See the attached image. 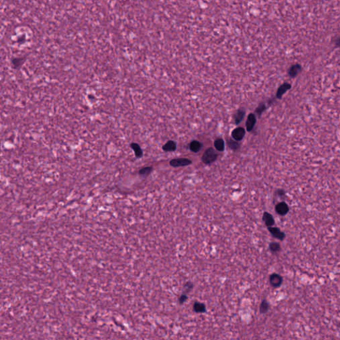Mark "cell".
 Returning a JSON list of instances; mask_svg holds the SVG:
<instances>
[{
	"label": "cell",
	"instance_id": "1",
	"mask_svg": "<svg viewBox=\"0 0 340 340\" xmlns=\"http://www.w3.org/2000/svg\"><path fill=\"white\" fill-rule=\"evenodd\" d=\"M217 157V155L215 153V151L213 148H209L203 153L202 161L203 163H206V164H209V163H212L215 161Z\"/></svg>",
	"mask_w": 340,
	"mask_h": 340
},
{
	"label": "cell",
	"instance_id": "2",
	"mask_svg": "<svg viewBox=\"0 0 340 340\" xmlns=\"http://www.w3.org/2000/svg\"><path fill=\"white\" fill-rule=\"evenodd\" d=\"M192 163L190 160L185 158L181 159H175L170 162V165L173 167H181V166H185Z\"/></svg>",
	"mask_w": 340,
	"mask_h": 340
},
{
	"label": "cell",
	"instance_id": "3",
	"mask_svg": "<svg viewBox=\"0 0 340 340\" xmlns=\"http://www.w3.org/2000/svg\"><path fill=\"white\" fill-rule=\"evenodd\" d=\"M282 277L277 274H273L270 277V284L274 287H279L282 284Z\"/></svg>",
	"mask_w": 340,
	"mask_h": 340
},
{
	"label": "cell",
	"instance_id": "4",
	"mask_svg": "<svg viewBox=\"0 0 340 340\" xmlns=\"http://www.w3.org/2000/svg\"><path fill=\"white\" fill-rule=\"evenodd\" d=\"M245 134V131L242 128H238L235 129L232 132V136L235 140L239 141L242 140Z\"/></svg>",
	"mask_w": 340,
	"mask_h": 340
},
{
	"label": "cell",
	"instance_id": "5",
	"mask_svg": "<svg viewBox=\"0 0 340 340\" xmlns=\"http://www.w3.org/2000/svg\"><path fill=\"white\" fill-rule=\"evenodd\" d=\"M289 208L288 206L287 205L286 203L284 202L280 203L276 206V212L280 215H284L288 212Z\"/></svg>",
	"mask_w": 340,
	"mask_h": 340
},
{
	"label": "cell",
	"instance_id": "6",
	"mask_svg": "<svg viewBox=\"0 0 340 340\" xmlns=\"http://www.w3.org/2000/svg\"><path fill=\"white\" fill-rule=\"evenodd\" d=\"M269 231L272 233V235L274 236V237L278 238V239H279L280 240H283L284 239V238L285 237V235H284V233H283L282 231H280V229H278V228L269 227Z\"/></svg>",
	"mask_w": 340,
	"mask_h": 340
},
{
	"label": "cell",
	"instance_id": "7",
	"mask_svg": "<svg viewBox=\"0 0 340 340\" xmlns=\"http://www.w3.org/2000/svg\"><path fill=\"white\" fill-rule=\"evenodd\" d=\"M291 88V85H290V84L288 83H284L283 84L282 86H280V88L278 89V91H277V93H276V96L278 98H280L283 96V94H284L285 93L287 90H288L289 89Z\"/></svg>",
	"mask_w": 340,
	"mask_h": 340
},
{
	"label": "cell",
	"instance_id": "8",
	"mask_svg": "<svg viewBox=\"0 0 340 340\" xmlns=\"http://www.w3.org/2000/svg\"><path fill=\"white\" fill-rule=\"evenodd\" d=\"M255 122H256V117L252 114H250L249 116H248V120L246 123V126L248 131L252 130V129L255 124Z\"/></svg>",
	"mask_w": 340,
	"mask_h": 340
},
{
	"label": "cell",
	"instance_id": "9",
	"mask_svg": "<svg viewBox=\"0 0 340 340\" xmlns=\"http://www.w3.org/2000/svg\"><path fill=\"white\" fill-rule=\"evenodd\" d=\"M262 219L264 221L265 224H266L269 227H272V226L274 224V220L273 219L272 216L266 212H265L264 213V215H263Z\"/></svg>",
	"mask_w": 340,
	"mask_h": 340
},
{
	"label": "cell",
	"instance_id": "10",
	"mask_svg": "<svg viewBox=\"0 0 340 340\" xmlns=\"http://www.w3.org/2000/svg\"><path fill=\"white\" fill-rule=\"evenodd\" d=\"M130 147L132 148V150L134 151V153H135V155L137 158H141V156L143 155V153H142V151H141V149L140 148V146H139L138 143H131L130 144Z\"/></svg>",
	"mask_w": 340,
	"mask_h": 340
},
{
	"label": "cell",
	"instance_id": "11",
	"mask_svg": "<svg viewBox=\"0 0 340 340\" xmlns=\"http://www.w3.org/2000/svg\"><path fill=\"white\" fill-rule=\"evenodd\" d=\"M176 149V144L174 141H169L165 144L163 146V150L165 152H170V151H174Z\"/></svg>",
	"mask_w": 340,
	"mask_h": 340
},
{
	"label": "cell",
	"instance_id": "12",
	"mask_svg": "<svg viewBox=\"0 0 340 340\" xmlns=\"http://www.w3.org/2000/svg\"><path fill=\"white\" fill-rule=\"evenodd\" d=\"M300 70H301V66L298 65V64H295V65H293L290 69L289 75L291 76V77H294V76H296L297 75L298 73L300 71Z\"/></svg>",
	"mask_w": 340,
	"mask_h": 340
},
{
	"label": "cell",
	"instance_id": "13",
	"mask_svg": "<svg viewBox=\"0 0 340 340\" xmlns=\"http://www.w3.org/2000/svg\"><path fill=\"white\" fill-rule=\"evenodd\" d=\"M201 148V144L197 141H193L191 143L190 149L191 150L193 151V152H199V150Z\"/></svg>",
	"mask_w": 340,
	"mask_h": 340
},
{
	"label": "cell",
	"instance_id": "14",
	"mask_svg": "<svg viewBox=\"0 0 340 340\" xmlns=\"http://www.w3.org/2000/svg\"><path fill=\"white\" fill-rule=\"evenodd\" d=\"M193 309H194L196 312H199V313H203L205 311V305L202 303H199V302H196L193 306Z\"/></svg>",
	"mask_w": 340,
	"mask_h": 340
},
{
	"label": "cell",
	"instance_id": "15",
	"mask_svg": "<svg viewBox=\"0 0 340 340\" xmlns=\"http://www.w3.org/2000/svg\"><path fill=\"white\" fill-rule=\"evenodd\" d=\"M214 144L215 146V148L217 149V150L222 151L223 150V149H224L225 143L222 139H217V140L215 141Z\"/></svg>",
	"mask_w": 340,
	"mask_h": 340
},
{
	"label": "cell",
	"instance_id": "16",
	"mask_svg": "<svg viewBox=\"0 0 340 340\" xmlns=\"http://www.w3.org/2000/svg\"><path fill=\"white\" fill-rule=\"evenodd\" d=\"M269 303L267 302V301H266V300L262 301V302L261 303V305H260V312H261V313H262V314L266 313L268 310H269Z\"/></svg>",
	"mask_w": 340,
	"mask_h": 340
},
{
	"label": "cell",
	"instance_id": "17",
	"mask_svg": "<svg viewBox=\"0 0 340 340\" xmlns=\"http://www.w3.org/2000/svg\"><path fill=\"white\" fill-rule=\"evenodd\" d=\"M245 116V112L244 111H242V110H240L236 114V115L235 116V122L238 124L239 123L240 121L242 120L243 117H244Z\"/></svg>",
	"mask_w": 340,
	"mask_h": 340
},
{
	"label": "cell",
	"instance_id": "18",
	"mask_svg": "<svg viewBox=\"0 0 340 340\" xmlns=\"http://www.w3.org/2000/svg\"><path fill=\"white\" fill-rule=\"evenodd\" d=\"M152 167H146L142 169H141L139 172V174L141 175H148L152 172Z\"/></svg>",
	"mask_w": 340,
	"mask_h": 340
},
{
	"label": "cell",
	"instance_id": "19",
	"mask_svg": "<svg viewBox=\"0 0 340 340\" xmlns=\"http://www.w3.org/2000/svg\"><path fill=\"white\" fill-rule=\"evenodd\" d=\"M270 249L272 252H279V250H280V245L279 244V243L272 242L271 244L270 245Z\"/></svg>",
	"mask_w": 340,
	"mask_h": 340
},
{
	"label": "cell",
	"instance_id": "20",
	"mask_svg": "<svg viewBox=\"0 0 340 340\" xmlns=\"http://www.w3.org/2000/svg\"><path fill=\"white\" fill-rule=\"evenodd\" d=\"M229 146L230 148L233 149V150H237V149L239 148V144L237 141L229 140Z\"/></svg>",
	"mask_w": 340,
	"mask_h": 340
},
{
	"label": "cell",
	"instance_id": "21",
	"mask_svg": "<svg viewBox=\"0 0 340 340\" xmlns=\"http://www.w3.org/2000/svg\"><path fill=\"white\" fill-rule=\"evenodd\" d=\"M13 64H14L15 66H16V67L20 66L21 64V59H15V60L13 61Z\"/></svg>",
	"mask_w": 340,
	"mask_h": 340
},
{
	"label": "cell",
	"instance_id": "22",
	"mask_svg": "<svg viewBox=\"0 0 340 340\" xmlns=\"http://www.w3.org/2000/svg\"><path fill=\"white\" fill-rule=\"evenodd\" d=\"M187 296H185V295H182V296H181L180 298V302L181 304L183 303V302H184L185 300H187Z\"/></svg>",
	"mask_w": 340,
	"mask_h": 340
},
{
	"label": "cell",
	"instance_id": "23",
	"mask_svg": "<svg viewBox=\"0 0 340 340\" xmlns=\"http://www.w3.org/2000/svg\"><path fill=\"white\" fill-rule=\"evenodd\" d=\"M192 287H193V284H191V283H189V282L187 283V284H185V288L187 289V291H189V290L190 289H192Z\"/></svg>",
	"mask_w": 340,
	"mask_h": 340
}]
</instances>
